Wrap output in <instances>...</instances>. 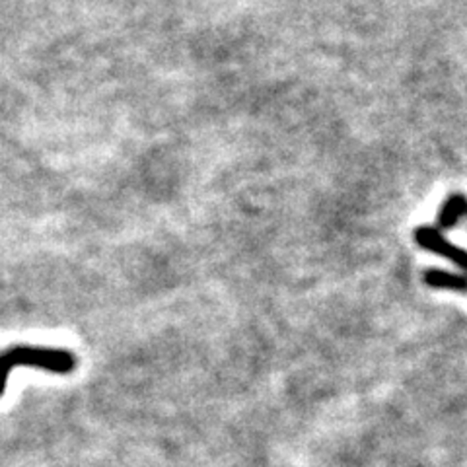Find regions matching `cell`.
Listing matches in <instances>:
<instances>
[{"label":"cell","instance_id":"1","mask_svg":"<svg viewBox=\"0 0 467 467\" xmlns=\"http://www.w3.org/2000/svg\"><path fill=\"white\" fill-rule=\"evenodd\" d=\"M20 367L39 368L53 374H71L76 368V357L63 349L18 345L0 352V397L6 392L8 376Z\"/></svg>","mask_w":467,"mask_h":467},{"label":"cell","instance_id":"2","mask_svg":"<svg viewBox=\"0 0 467 467\" xmlns=\"http://www.w3.org/2000/svg\"><path fill=\"white\" fill-rule=\"evenodd\" d=\"M417 240L419 244H423L427 249H430V252H438L442 255H446L455 265L467 271V252H462V249L450 246L440 236V232L430 230V228H423V230H417Z\"/></svg>","mask_w":467,"mask_h":467}]
</instances>
